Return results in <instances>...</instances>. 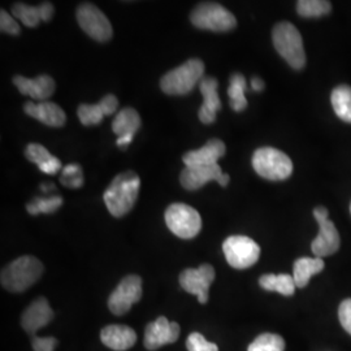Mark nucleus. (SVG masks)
I'll return each mask as SVG.
<instances>
[{
    "mask_svg": "<svg viewBox=\"0 0 351 351\" xmlns=\"http://www.w3.org/2000/svg\"><path fill=\"white\" fill-rule=\"evenodd\" d=\"M285 341L274 333H263L252 341L247 351H284Z\"/></svg>",
    "mask_w": 351,
    "mask_h": 351,
    "instance_id": "c756f323",
    "label": "nucleus"
},
{
    "mask_svg": "<svg viewBox=\"0 0 351 351\" xmlns=\"http://www.w3.org/2000/svg\"><path fill=\"white\" fill-rule=\"evenodd\" d=\"M328 210L319 206L314 210L315 219L319 223V234L311 243V250L316 258H324L337 252L341 245L339 230L332 220L328 219Z\"/></svg>",
    "mask_w": 351,
    "mask_h": 351,
    "instance_id": "9d476101",
    "label": "nucleus"
},
{
    "mask_svg": "<svg viewBox=\"0 0 351 351\" xmlns=\"http://www.w3.org/2000/svg\"><path fill=\"white\" fill-rule=\"evenodd\" d=\"M141 116L139 113L132 108L126 107L116 114L112 123L113 133L117 136V138L121 137H133L137 134L141 128Z\"/></svg>",
    "mask_w": 351,
    "mask_h": 351,
    "instance_id": "b1692460",
    "label": "nucleus"
},
{
    "mask_svg": "<svg viewBox=\"0 0 351 351\" xmlns=\"http://www.w3.org/2000/svg\"><path fill=\"white\" fill-rule=\"evenodd\" d=\"M60 182L65 188L78 189L84 185V173L82 168L78 164H68L64 167L60 176Z\"/></svg>",
    "mask_w": 351,
    "mask_h": 351,
    "instance_id": "2f4dec72",
    "label": "nucleus"
},
{
    "mask_svg": "<svg viewBox=\"0 0 351 351\" xmlns=\"http://www.w3.org/2000/svg\"><path fill=\"white\" fill-rule=\"evenodd\" d=\"M55 314L51 308L50 303L45 297H39L32 302L25 308L21 316V326L27 335L36 337L38 330L50 324Z\"/></svg>",
    "mask_w": 351,
    "mask_h": 351,
    "instance_id": "2eb2a0df",
    "label": "nucleus"
},
{
    "mask_svg": "<svg viewBox=\"0 0 351 351\" xmlns=\"http://www.w3.org/2000/svg\"><path fill=\"white\" fill-rule=\"evenodd\" d=\"M55 8L50 1H45L40 5H27L24 3H16L12 5V14L27 27H36L40 21H50Z\"/></svg>",
    "mask_w": 351,
    "mask_h": 351,
    "instance_id": "4be33fe9",
    "label": "nucleus"
},
{
    "mask_svg": "<svg viewBox=\"0 0 351 351\" xmlns=\"http://www.w3.org/2000/svg\"><path fill=\"white\" fill-rule=\"evenodd\" d=\"M40 189H42V191L49 193L50 190H55V185L53 184H43V185H40Z\"/></svg>",
    "mask_w": 351,
    "mask_h": 351,
    "instance_id": "4c0bfd02",
    "label": "nucleus"
},
{
    "mask_svg": "<svg viewBox=\"0 0 351 351\" xmlns=\"http://www.w3.org/2000/svg\"><path fill=\"white\" fill-rule=\"evenodd\" d=\"M139 188L141 178L134 171H126L116 176L103 195L110 213L114 217L125 216L137 202Z\"/></svg>",
    "mask_w": 351,
    "mask_h": 351,
    "instance_id": "f257e3e1",
    "label": "nucleus"
},
{
    "mask_svg": "<svg viewBox=\"0 0 351 351\" xmlns=\"http://www.w3.org/2000/svg\"><path fill=\"white\" fill-rule=\"evenodd\" d=\"M226 262L236 269L250 268L259 261V245L246 236H230L223 243Z\"/></svg>",
    "mask_w": 351,
    "mask_h": 351,
    "instance_id": "6e6552de",
    "label": "nucleus"
},
{
    "mask_svg": "<svg viewBox=\"0 0 351 351\" xmlns=\"http://www.w3.org/2000/svg\"><path fill=\"white\" fill-rule=\"evenodd\" d=\"M181 328L178 323L169 322L165 316H159L155 322L146 326L143 345L147 350H158L164 345L175 343L180 337Z\"/></svg>",
    "mask_w": 351,
    "mask_h": 351,
    "instance_id": "4468645a",
    "label": "nucleus"
},
{
    "mask_svg": "<svg viewBox=\"0 0 351 351\" xmlns=\"http://www.w3.org/2000/svg\"><path fill=\"white\" fill-rule=\"evenodd\" d=\"M210 181H217L220 186L226 188L229 184V176L223 172L219 164L185 167L180 175V182L186 190H198Z\"/></svg>",
    "mask_w": 351,
    "mask_h": 351,
    "instance_id": "ddd939ff",
    "label": "nucleus"
},
{
    "mask_svg": "<svg viewBox=\"0 0 351 351\" xmlns=\"http://www.w3.org/2000/svg\"><path fill=\"white\" fill-rule=\"evenodd\" d=\"M252 167L261 177L269 181H282L293 173V162L282 151L262 147L252 155Z\"/></svg>",
    "mask_w": 351,
    "mask_h": 351,
    "instance_id": "39448f33",
    "label": "nucleus"
},
{
    "mask_svg": "<svg viewBox=\"0 0 351 351\" xmlns=\"http://www.w3.org/2000/svg\"><path fill=\"white\" fill-rule=\"evenodd\" d=\"M259 285L267 291H276L285 297H290L295 291L294 277L281 274V275H263L259 278Z\"/></svg>",
    "mask_w": 351,
    "mask_h": 351,
    "instance_id": "a878e982",
    "label": "nucleus"
},
{
    "mask_svg": "<svg viewBox=\"0 0 351 351\" xmlns=\"http://www.w3.org/2000/svg\"><path fill=\"white\" fill-rule=\"evenodd\" d=\"M63 206V198L60 195H52L47 198H36L26 204L27 213L33 216L39 213H52Z\"/></svg>",
    "mask_w": 351,
    "mask_h": 351,
    "instance_id": "7c9ffc66",
    "label": "nucleus"
},
{
    "mask_svg": "<svg viewBox=\"0 0 351 351\" xmlns=\"http://www.w3.org/2000/svg\"><path fill=\"white\" fill-rule=\"evenodd\" d=\"M215 269L211 264H202L198 268H188L180 275V285L185 291L198 297L202 304L208 302L210 287L215 281Z\"/></svg>",
    "mask_w": 351,
    "mask_h": 351,
    "instance_id": "f8f14e48",
    "label": "nucleus"
},
{
    "mask_svg": "<svg viewBox=\"0 0 351 351\" xmlns=\"http://www.w3.org/2000/svg\"><path fill=\"white\" fill-rule=\"evenodd\" d=\"M339 317L341 326L351 336V298L345 300L339 304Z\"/></svg>",
    "mask_w": 351,
    "mask_h": 351,
    "instance_id": "f704fd0d",
    "label": "nucleus"
},
{
    "mask_svg": "<svg viewBox=\"0 0 351 351\" xmlns=\"http://www.w3.org/2000/svg\"><path fill=\"white\" fill-rule=\"evenodd\" d=\"M293 269L297 288H304L310 282L311 277L324 269V262L322 258H300L295 261Z\"/></svg>",
    "mask_w": 351,
    "mask_h": 351,
    "instance_id": "393cba45",
    "label": "nucleus"
},
{
    "mask_svg": "<svg viewBox=\"0 0 351 351\" xmlns=\"http://www.w3.org/2000/svg\"><path fill=\"white\" fill-rule=\"evenodd\" d=\"M272 40L277 52L295 71L306 65V52L300 30L290 23H280L274 27Z\"/></svg>",
    "mask_w": 351,
    "mask_h": 351,
    "instance_id": "7ed1b4c3",
    "label": "nucleus"
},
{
    "mask_svg": "<svg viewBox=\"0 0 351 351\" xmlns=\"http://www.w3.org/2000/svg\"><path fill=\"white\" fill-rule=\"evenodd\" d=\"M251 88L255 91H263L264 88V81L259 77H252L251 80Z\"/></svg>",
    "mask_w": 351,
    "mask_h": 351,
    "instance_id": "e433bc0d",
    "label": "nucleus"
},
{
    "mask_svg": "<svg viewBox=\"0 0 351 351\" xmlns=\"http://www.w3.org/2000/svg\"><path fill=\"white\" fill-rule=\"evenodd\" d=\"M117 107V98L113 94H108L97 104H81L77 110V116L82 125H98L103 121L104 116H110L116 112Z\"/></svg>",
    "mask_w": 351,
    "mask_h": 351,
    "instance_id": "a211bd4d",
    "label": "nucleus"
},
{
    "mask_svg": "<svg viewBox=\"0 0 351 351\" xmlns=\"http://www.w3.org/2000/svg\"><path fill=\"white\" fill-rule=\"evenodd\" d=\"M32 346L34 351H55L58 339L55 337H33Z\"/></svg>",
    "mask_w": 351,
    "mask_h": 351,
    "instance_id": "c9c22d12",
    "label": "nucleus"
},
{
    "mask_svg": "<svg viewBox=\"0 0 351 351\" xmlns=\"http://www.w3.org/2000/svg\"><path fill=\"white\" fill-rule=\"evenodd\" d=\"M45 267L36 256L24 255L1 269V287L11 293H23L43 275Z\"/></svg>",
    "mask_w": 351,
    "mask_h": 351,
    "instance_id": "f03ea898",
    "label": "nucleus"
},
{
    "mask_svg": "<svg viewBox=\"0 0 351 351\" xmlns=\"http://www.w3.org/2000/svg\"><path fill=\"white\" fill-rule=\"evenodd\" d=\"M217 88L219 81L215 77H204L199 84V90L203 95V104L199 110V120L206 125L215 123L216 113L223 108Z\"/></svg>",
    "mask_w": 351,
    "mask_h": 351,
    "instance_id": "f3484780",
    "label": "nucleus"
},
{
    "mask_svg": "<svg viewBox=\"0 0 351 351\" xmlns=\"http://www.w3.org/2000/svg\"><path fill=\"white\" fill-rule=\"evenodd\" d=\"M191 24L203 30L229 32L237 26L236 16L219 3H201L190 14Z\"/></svg>",
    "mask_w": 351,
    "mask_h": 351,
    "instance_id": "423d86ee",
    "label": "nucleus"
},
{
    "mask_svg": "<svg viewBox=\"0 0 351 351\" xmlns=\"http://www.w3.org/2000/svg\"><path fill=\"white\" fill-rule=\"evenodd\" d=\"M186 349L188 351H219L216 343L208 342L204 339V336L198 332H194L189 336L186 339Z\"/></svg>",
    "mask_w": 351,
    "mask_h": 351,
    "instance_id": "473e14b6",
    "label": "nucleus"
},
{
    "mask_svg": "<svg viewBox=\"0 0 351 351\" xmlns=\"http://www.w3.org/2000/svg\"><path fill=\"white\" fill-rule=\"evenodd\" d=\"M246 91V78L241 73H233L230 75L228 95H229V104L232 110L236 112H241L247 107V99L245 97Z\"/></svg>",
    "mask_w": 351,
    "mask_h": 351,
    "instance_id": "bb28decb",
    "label": "nucleus"
},
{
    "mask_svg": "<svg viewBox=\"0 0 351 351\" xmlns=\"http://www.w3.org/2000/svg\"><path fill=\"white\" fill-rule=\"evenodd\" d=\"M25 156L29 159V162L37 164L39 171L43 173L56 175L62 169V162L58 158L52 156L50 151L39 143L27 145Z\"/></svg>",
    "mask_w": 351,
    "mask_h": 351,
    "instance_id": "5701e85b",
    "label": "nucleus"
},
{
    "mask_svg": "<svg viewBox=\"0 0 351 351\" xmlns=\"http://www.w3.org/2000/svg\"><path fill=\"white\" fill-rule=\"evenodd\" d=\"M77 21L81 29L94 40L107 42L112 38V25L110 20L91 3H84L77 8Z\"/></svg>",
    "mask_w": 351,
    "mask_h": 351,
    "instance_id": "1a4fd4ad",
    "label": "nucleus"
},
{
    "mask_svg": "<svg viewBox=\"0 0 351 351\" xmlns=\"http://www.w3.org/2000/svg\"><path fill=\"white\" fill-rule=\"evenodd\" d=\"M204 63L201 59H189L186 63L165 73L160 88L168 95H186L204 78Z\"/></svg>",
    "mask_w": 351,
    "mask_h": 351,
    "instance_id": "20e7f679",
    "label": "nucleus"
},
{
    "mask_svg": "<svg viewBox=\"0 0 351 351\" xmlns=\"http://www.w3.org/2000/svg\"><path fill=\"white\" fill-rule=\"evenodd\" d=\"M0 30L11 36H19L21 33L20 25L10 13L5 12V10L0 11Z\"/></svg>",
    "mask_w": 351,
    "mask_h": 351,
    "instance_id": "72a5a7b5",
    "label": "nucleus"
},
{
    "mask_svg": "<svg viewBox=\"0 0 351 351\" xmlns=\"http://www.w3.org/2000/svg\"><path fill=\"white\" fill-rule=\"evenodd\" d=\"M332 106L336 114L345 123H351V88L341 85L332 91Z\"/></svg>",
    "mask_w": 351,
    "mask_h": 351,
    "instance_id": "cd10ccee",
    "label": "nucleus"
},
{
    "mask_svg": "<svg viewBox=\"0 0 351 351\" xmlns=\"http://www.w3.org/2000/svg\"><path fill=\"white\" fill-rule=\"evenodd\" d=\"M226 143L221 139H210L201 149L186 152L182 162L185 163V167L215 165L220 158L226 155Z\"/></svg>",
    "mask_w": 351,
    "mask_h": 351,
    "instance_id": "aec40b11",
    "label": "nucleus"
},
{
    "mask_svg": "<svg viewBox=\"0 0 351 351\" xmlns=\"http://www.w3.org/2000/svg\"><path fill=\"white\" fill-rule=\"evenodd\" d=\"M350 211H351V206H350Z\"/></svg>",
    "mask_w": 351,
    "mask_h": 351,
    "instance_id": "58836bf2",
    "label": "nucleus"
},
{
    "mask_svg": "<svg viewBox=\"0 0 351 351\" xmlns=\"http://www.w3.org/2000/svg\"><path fill=\"white\" fill-rule=\"evenodd\" d=\"M165 224L180 239L197 237L202 229L199 213L185 203H173L165 211Z\"/></svg>",
    "mask_w": 351,
    "mask_h": 351,
    "instance_id": "0eeeda50",
    "label": "nucleus"
},
{
    "mask_svg": "<svg viewBox=\"0 0 351 351\" xmlns=\"http://www.w3.org/2000/svg\"><path fill=\"white\" fill-rule=\"evenodd\" d=\"M142 298V278L137 275H129L121 280L108 298V308L113 315L128 314L134 303Z\"/></svg>",
    "mask_w": 351,
    "mask_h": 351,
    "instance_id": "9b49d317",
    "label": "nucleus"
},
{
    "mask_svg": "<svg viewBox=\"0 0 351 351\" xmlns=\"http://www.w3.org/2000/svg\"><path fill=\"white\" fill-rule=\"evenodd\" d=\"M332 4L326 0H300L297 3V12L302 17H322L330 12Z\"/></svg>",
    "mask_w": 351,
    "mask_h": 351,
    "instance_id": "c85d7f7f",
    "label": "nucleus"
},
{
    "mask_svg": "<svg viewBox=\"0 0 351 351\" xmlns=\"http://www.w3.org/2000/svg\"><path fill=\"white\" fill-rule=\"evenodd\" d=\"M13 85L19 91L33 99L46 101L55 93V81L47 75H38L37 78H26L23 75L13 77Z\"/></svg>",
    "mask_w": 351,
    "mask_h": 351,
    "instance_id": "dca6fc26",
    "label": "nucleus"
},
{
    "mask_svg": "<svg viewBox=\"0 0 351 351\" xmlns=\"http://www.w3.org/2000/svg\"><path fill=\"white\" fill-rule=\"evenodd\" d=\"M24 111L30 117L37 119L39 123L52 128H60L66 121L63 108L52 101H27L24 106Z\"/></svg>",
    "mask_w": 351,
    "mask_h": 351,
    "instance_id": "6ab92c4d",
    "label": "nucleus"
},
{
    "mask_svg": "<svg viewBox=\"0 0 351 351\" xmlns=\"http://www.w3.org/2000/svg\"><path fill=\"white\" fill-rule=\"evenodd\" d=\"M101 339L111 350L126 351L136 345L137 333L130 326L112 324L101 329Z\"/></svg>",
    "mask_w": 351,
    "mask_h": 351,
    "instance_id": "412c9836",
    "label": "nucleus"
}]
</instances>
